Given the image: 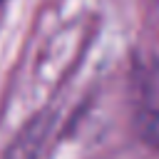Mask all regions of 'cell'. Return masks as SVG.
Segmentation results:
<instances>
[{"mask_svg":"<svg viewBox=\"0 0 159 159\" xmlns=\"http://www.w3.org/2000/svg\"><path fill=\"white\" fill-rule=\"evenodd\" d=\"M144 137H147V142H149L152 147L159 149V104L149 112V117H147V122H144Z\"/></svg>","mask_w":159,"mask_h":159,"instance_id":"obj_1","label":"cell"},{"mask_svg":"<svg viewBox=\"0 0 159 159\" xmlns=\"http://www.w3.org/2000/svg\"><path fill=\"white\" fill-rule=\"evenodd\" d=\"M0 2H2V0H0Z\"/></svg>","mask_w":159,"mask_h":159,"instance_id":"obj_2","label":"cell"}]
</instances>
